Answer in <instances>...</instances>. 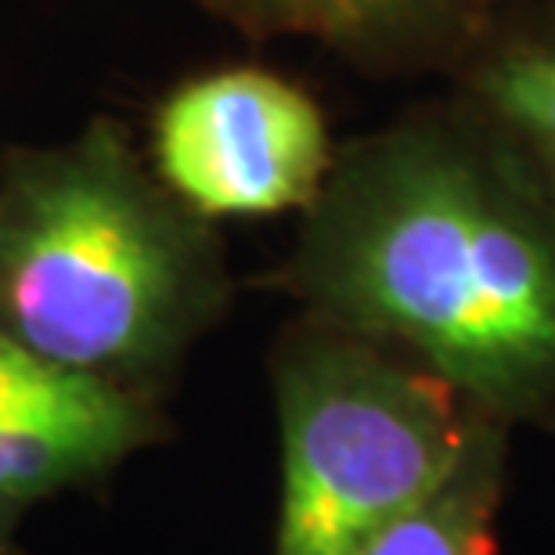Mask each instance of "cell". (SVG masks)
<instances>
[{
	"instance_id": "obj_3",
	"label": "cell",
	"mask_w": 555,
	"mask_h": 555,
	"mask_svg": "<svg viewBox=\"0 0 555 555\" xmlns=\"http://www.w3.org/2000/svg\"><path fill=\"white\" fill-rule=\"evenodd\" d=\"M274 404V555H350L448 487L487 433L451 383L339 328L288 343Z\"/></svg>"
},
{
	"instance_id": "obj_6",
	"label": "cell",
	"mask_w": 555,
	"mask_h": 555,
	"mask_svg": "<svg viewBox=\"0 0 555 555\" xmlns=\"http://www.w3.org/2000/svg\"><path fill=\"white\" fill-rule=\"evenodd\" d=\"M498 473L494 433H483L448 487L350 555H498Z\"/></svg>"
},
{
	"instance_id": "obj_7",
	"label": "cell",
	"mask_w": 555,
	"mask_h": 555,
	"mask_svg": "<svg viewBox=\"0 0 555 555\" xmlns=\"http://www.w3.org/2000/svg\"><path fill=\"white\" fill-rule=\"evenodd\" d=\"M465 0H224L231 15L263 33H304L350 51L415 40Z\"/></svg>"
},
{
	"instance_id": "obj_9",
	"label": "cell",
	"mask_w": 555,
	"mask_h": 555,
	"mask_svg": "<svg viewBox=\"0 0 555 555\" xmlns=\"http://www.w3.org/2000/svg\"><path fill=\"white\" fill-rule=\"evenodd\" d=\"M18 508L11 505H0V555H11L15 545H11V538H15V524H18Z\"/></svg>"
},
{
	"instance_id": "obj_5",
	"label": "cell",
	"mask_w": 555,
	"mask_h": 555,
	"mask_svg": "<svg viewBox=\"0 0 555 555\" xmlns=\"http://www.w3.org/2000/svg\"><path fill=\"white\" fill-rule=\"evenodd\" d=\"M155 433L138 390L65 369L0 332V505L22 513L102 480Z\"/></svg>"
},
{
	"instance_id": "obj_1",
	"label": "cell",
	"mask_w": 555,
	"mask_h": 555,
	"mask_svg": "<svg viewBox=\"0 0 555 555\" xmlns=\"http://www.w3.org/2000/svg\"><path fill=\"white\" fill-rule=\"evenodd\" d=\"M293 278L332 328L412 350L465 401H555V220L443 130L353 152L321 184Z\"/></svg>"
},
{
	"instance_id": "obj_8",
	"label": "cell",
	"mask_w": 555,
	"mask_h": 555,
	"mask_svg": "<svg viewBox=\"0 0 555 555\" xmlns=\"http://www.w3.org/2000/svg\"><path fill=\"white\" fill-rule=\"evenodd\" d=\"M483 94L502 124L555 163V43L516 48L483 76Z\"/></svg>"
},
{
	"instance_id": "obj_4",
	"label": "cell",
	"mask_w": 555,
	"mask_h": 555,
	"mask_svg": "<svg viewBox=\"0 0 555 555\" xmlns=\"http://www.w3.org/2000/svg\"><path fill=\"white\" fill-rule=\"evenodd\" d=\"M155 173L195 217H268L314 203L328 177L321 108L263 69L184 83L152 130Z\"/></svg>"
},
{
	"instance_id": "obj_2",
	"label": "cell",
	"mask_w": 555,
	"mask_h": 555,
	"mask_svg": "<svg viewBox=\"0 0 555 555\" xmlns=\"http://www.w3.org/2000/svg\"><path fill=\"white\" fill-rule=\"evenodd\" d=\"M217 304L214 242L119 127L15 159L0 195V332L141 393Z\"/></svg>"
}]
</instances>
